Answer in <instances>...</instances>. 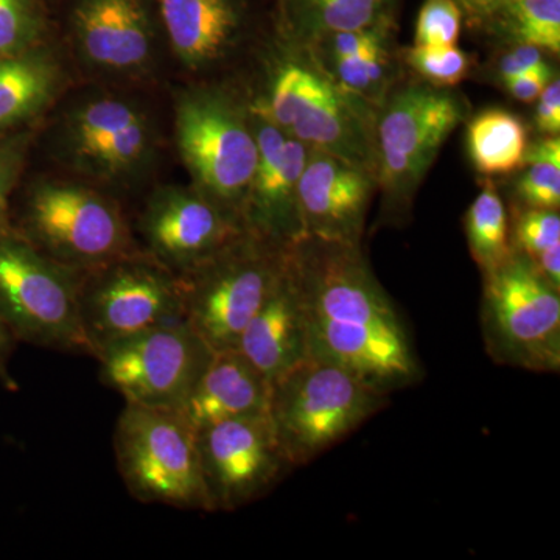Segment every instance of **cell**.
Instances as JSON below:
<instances>
[{
    "label": "cell",
    "mask_w": 560,
    "mask_h": 560,
    "mask_svg": "<svg viewBox=\"0 0 560 560\" xmlns=\"http://www.w3.org/2000/svg\"><path fill=\"white\" fill-rule=\"evenodd\" d=\"M287 272L300 298L308 359L337 364L388 396L422 378L410 331L361 245L302 237L287 249Z\"/></svg>",
    "instance_id": "6da1fadb"
},
{
    "label": "cell",
    "mask_w": 560,
    "mask_h": 560,
    "mask_svg": "<svg viewBox=\"0 0 560 560\" xmlns=\"http://www.w3.org/2000/svg\"><path fill=\"white\" fill-rule=\"evenodd\" d=\"M389 404L388 394L337 364L307 359L271 382L268 418L291 466L348 438Z\"/></svg>",
    "instance_id": "7a4b0ae2"
},
{
    "label": "cell",
    "mask_w": 560,
    "mask_h": 560,
    "mask_svg": "<svg viewBox=\"0 0 560 560\" xmlns=\"http://www.w3.org/2000/svg\"><path fill=\"white\" fill-rule=\"evenodd\" d=\"M287 249L246 230L179 278L186 319L213 352L237 348L243 330L285 271Z\"/></svg>",
    "instance_id": "3957f363"
},
{
    "label": "cell",
    "mask_w": 560,
    "mask_h": 560,
    "mask_svg": "<svg viewBox=\"0 0 560 560\" xmlns=\"http://www.w3.org/2000/svg\"><path fill=\"white\" fill-rule=\"evenodd\" d=\"M481 330L490 359L533 372L560 371V289L518 250L486 272Z\"/></svg>",
    "instance_id": "277c9868"
},
{
    "label": "cell",
    "mask_w": 560,
    "mask_h": 560,
    "mask_svg": "<svg viewBox=\"0 0 560 560\" xmlns=\"http://www.w3.org/2000/svg\"><path fill=\"white\" fill-rule=\"evenodd\" d=\"M79 280L80 271L51 260L10 224L0 228V316L16 342L91 355Z\"/></svg>",
    "instance_id": "5b68a950"
},
{
    "label": "cell",
    "mask_w": 560,
    "mask_h": 560,
    "mask_svg": "<svg viewBox=\"0 0 560 560\" xmlns=\"http://www.w3.org/2000/svg\"><path fill=\"white\" fill-rule=\"evenodd\" d=\"M114 453L136 500L210 512L197 431L178 411L125 405L114 431Z\"/></svg>",
    "instance_id": "8992f818"
},
{
    "label": "cell",
    "mask_w": 560,
    "mask_h": 560,
    "mask_svg": "<svg viewBox=\"0 0 560 560\" xmlns=\"http://www.w3.org/2000/svg\"><path fill=\"white\" fill-rule=\"evenodd\" d=\"M79 312L92 357L125 338L186 319L178 276L135 253L80 272Z\"/></svg>",
    "instance_id": "52a82bcc"
},
{
    "label": "cell",
    "mask_w": 560,
    "mask_h": 560,
    "mask_svg": "<svg viewBox=\"0 0 560 560\" xmlns=\"http://www.w3.org/2000/svg\"><path fill=\"white\" fill-rule=\"evenodd\" d=\"M268 119L308 149L375 173V119L368 102L313 66L289 62L272 84Z\"/></svg>",
    "instance_id": "ba28073f"
},
{
    "label": "cell",
    "mask_w": 560,
    "mask_h": 560,
    "mask_svg": "<svg viewBox=\"0 0 560 560\" xmlns=\"http://www.w3.org/2000/svg\"><path fill=\"white\" fill-rule=\"evenodd\" d=\"M212 355L189 320L179 319L114 342L95 359L102 382L125 404L179 411Z\"/></svg>",
    "instance_id": "9c48e42d"
},
{
    "label": "cell",
    "mask_w": 560,
    "mask_h": 560,
    "mask_svg": "<svg viewBox=\"0 0 560 560\" xmlns=\"http://www.w3.org/2000/svg\"><path fill=\"white\" fill-rule=\"evenodd\" d=\"M22 237L70 270L88 271L131 254V238L119 209L94 191L69 184H43L32 191Z\"/></svg>",
    "instance_id": "30bf717a"
},
{
    "label": "cell",
    "mask_w": 560,
    "mask_h": 560,
    "mask_svg": "<svg viewBox=\"0 0 560 560\" xmlns=\"http://www.w3.org/2000/svg\"><path fill=\"white\" fill-rule=\"evenodd\" d=\"M464 117L451 92L408 86L396 92L375 120V173L390 210L407 208L438 151Z\"/></svg>",
    "instance_id": "8fae6325"
},
{
    "label": "cell",
    "mask_w": 560,
    "mask_h": 560,
    "mask_svg": "<svg viewBox=\"0 0 560 560\" xmlns=\"http://www.w3.org/2000/svg\"><path fill=\"white\" fill-rule=\"evenodd\" d=\"M176 131L180 153L202 195L243 223L259 160L253 128L224 98L200 94L180 102Z\"/></svg>",
    "instance_id": "7c38bea8"
},
{
    "label": "cell",
    "mask_w": 560,
    "mask_h": 560,
    "mask_svg": "<svg viewBox=\"0 0 560 560\" xmlns=\"http://www.w3.org/2000/svg\"><path fill=\"white\" fill-rule=\"evenodd\" d=\"M197 448L210 512L235 511L261 499L293 469L268 415L197 430Z\"/></svg>",
    "instance_id": "4fadbf2b"
},
{
    "label": "cell",
    "mask_w": 560,
    "mask_h": 560,
    "mask_svg": "<svg viewBox=\"0 0 560 560\" xmlns=\"http://www.w3.org/2000/svg\"><path fill=\"white\" fill-rule=\"evenodd\" d=\"M150 256L183 278L246 231L241 220L202 194L165 191L143 215Z\"/></svg>",
    "instance_id": "5bb4252c"
},
{
    "label": "cell",
    "mask_w": 560,
    "mask_h": 560,
    "mask_svg": "<svg viewBox=\"0 0 560 560\" xmlns=\"http://www.w3.org/2000/svg\"><path fill=\"white\" fill-rule=\"evenodd\" d=\"M253 131L259 160L246 195L243 223L267 241L293 245L304 237L298 187L308 147L287 136L268 117H257Z\"/></svg>",
    "instance_id": "9a60e30c"
},
{
    "label": "cell",
    "mask_w": 560,
    "mask_h": 560,
    "mask_svg": "<svg viewBox=\"0 0 560 560\" xmlns=\"http://www.w3.org/2000/svg\"><path fill=\"white\" fill-rule=\"evenodd\" d=\"M375 186L374 173L308 149L298 187L304 237L361 245Z\"/></svg>",
    "instance_id": "2e32d148"
},
{
    "label": "cell",
    "mask_w": 560,
    "mask_h": 560,
    "mask_svg": "<svg viewBox=\"0 0 560 560\" xmlns=\"http://www.w3.org/2000/svg\"><path fill=\"white\" fill-rule=\"evenodd\" d=\"M271 383L237 349L213 352L179 415L195 431L221 420L268 415Z\"/></svg>",
    "instance_id": "e0dca14e"
},
{
    "label": "cell",
    "mask_w": 560,
    "mask_h": 560,
    "mask_svg": "<svg viewBox=\"0 0 560 560\" xmlns=\"http://www.w3.org/2000/svg\"><path fill=\"white\" fill-rule=\"evenodd\" d=\"M75 31L84 57L103 69H138L153 47L143 0H81Z\"/></svg>",
    "instance_id": "ac0fdd59"
},
{
    "label": "cell",
    "mask_w": 560,
    "mask_h": 560,
    "mask_svg": "<svg viewBox=\"0 0 560 560\" xmlns=\"http://www.w3.org/2000/svg\"><path fill=\"white\" fill-rule=\"evenodd\" d=\"M235 349L270 383L308 359L304 315L287 265Z\"/></svg>",
    "instance_id": "d6986e66"
},
{
    "label": "cell",
    "mask_w": 560,
    "mask_h": 560,
    "mask_svg": "<svg viewBox=\"0 0 560 560\" xmlns=\"http://www.w3.org/2000/svg\"><path fill=\"white\" fill-rule=\"evenodd\" d=\"M168 39L179 60L202 68L231 46L238 16L231 0H158Z\"/></svg>",
    "instance_id": "ffe728a7"
},
{
    "label": "cell",
    "mask_w": 560,
    "mask_h": 560,
    "mask_svg": "<svg viewBox=\"0 0 560 560\" xmlns=\"http://www.w3.org/2000/svg\"><path fill=\"white\" fill-rule=\"evenodd\" d=\"M467 147L475 168L482 175H508L523 167L528 131L510 110L489 109L470 121Z\"/></svg>",
    "instance_id": "44dd1931"
},
{
    "label": "cell",
    "mask_w": 560,
    "mask_h": 560,
    "mask_svg": "<svg viewBox=\"0 0 560 560\" xmlns=\"http://www.w3.org/2000/svg\"><path fill=\"white\" fill-rule=\"evenodd\" d=\"M51 65L39 55L0 57V130L38 113L54 91Z\"/></svg>",
    "instance_id": "7402d4cb"
},
{
    "label": "cell",
    "mask_w": 560,
    "mask_h": 560,
    "mask_svg": "<svg viewBox=\"0 0 560 560\" xmlns=\"http://www.w3.org/2000/svg\"><path fill=\"white\" fill-rule=\"evenodd\" d=\"M510 215L492 180H486L482 190L466 213V235L471 257L482 275L495 270L511 254Z\"/></svg>",
    "instance_id": "603a6c76"
},
{
    "label": "cell",
    "mask_w": 560,
    "mask_h": 560,
    "mask_svg": "<svg viewBox=\"0 0 560 560\" xmlns=\"http://www.w3.org/2000/svg\"><path fill=\"white\" fill-rule=\"evenodd\" d=\"M389 0H296L302 35L315 40L330 33L382 24Z\"/></svg>",
    "instance_id": "cb8c5ba5"
},
{
    "label": "cell",
    "mask_w": 560,
    "mask_h": 560,
    "mask_svg": "<svg viewBox=\"0 0 560 560\" xmlns=\"http://www.w3.org/2000/svg\"><path fill=\"white\" fill-rule=\"evenodd\" d=\"M528 165L515 184V194L523 208L559 210L560 206V139L558 136L533 143L526 151Z\"/></svg>",
    "instance_id": "d4e9b609"
},
{
    "label": "cell",
    "mask_w": 560,
    "mask_h": 560,
    "mask_svg": "<svg viewBox=\"0 0 560 560\" xmlns=\"http://www.w3.org/2000/svg\"><path fill=\"white\" fill-rule=\"evenodd\" d=\"M150 140L145 120L139 119L119 131L84 143L77 151L84 161L94 165L95 171L117 175L140 164L149 153Z\"/></svg>",
    "instance_id": "484cf974"
},
{
    "label": "cell",
    "mask_w": 560,
    "mask_h": 560,
    "mask_svg": "<svg viewBox=\"0 0 560 560\" xmlns=\"http://www.w3.org/2000/svg\"><path fill=\"white\" fill-rule=\"evenodd\" d=\"M511 28L521 44L560 51V0H511Z\"/></svg>",
    "instance_id": "4316f807"
},
{
    "label": "cell",
    "mask_w": 560,
    "mask_h": 560,
    "mask_svg": "<svg viewBox=\"0 0 560 560\" xmlns=\"http://www.w3.org/2000/svg\"><path fill=\"white\" fill-rule=\"evenodd\" d=\"M511 228V248L528 257L534 265L560 249L559 210L523 208Z\"/></svg>",
    "instance_id": "83f0119b"
},
{
    "label": "cell",
    "mask_w": 560,
    "mask_h": 560,
    "mask_svg": "<svg viewBox=\"0 0 560 560\" xmlns=\"http://www.w3.org/2000/svg\"><path fill=\"white\" fill-rule=\"evenodd\" d=\"M331 66L335 81L342 90L352 92L368 102V98L377 97L385 88L390 65L385 46L334 60Z\"/></svg>",
    "instance_id": "f1b7e54d"
},
{
    "label": "cell",
    "mask_w": 560,
    "mask_h": 560,
    "mask_svg": "<svg viewBox=\"0 0 560 560\" xmlns=\"http://www.w3.org/2000/svg\"><path fill=\"white\" fill-rule=\"evenodd\" d=\"M139 119H142V116L138 109L117 98H101L88 103L73 119L75 147L79 149L91 140L119 131Z\"/></svg>",
    "instance_id": "f546056e"
},
{
    "label": "cell",
    "mask_w": 560,
    "mask_h": 560,
    "mask_svg": "<svg viewBox=\"0 0 560 560\" xmlns=\"http://www.w3.org/2000/svg\"><path fill=\"white\" fill-rule=\"evenodd\" d=\"M408 62L434 86H455L469 72V58L456 44L451 46H419L408 50Z\"/></svg>",
    "instance_id": "4dcf8cb0"
},
{
    "label": "cell",
    "mask_w": 560,
    "mask_h": 560,
    "mask_svg": "<svg viewBox=\"0 0 560 560\" xmlns=\"http://www.w3.org/2000/svg\"><path fill=\"white\" fill-rule=\"evenodd\" d=\"M39 32L35 0H0V57L27 51Z\"/></svg>",
    "instance_id": "1f68e13d"
},
{
    "label": "cell",
    "mask_w": 560,
    "mask_h": 560,
    "mask_svg": "<svg viewBox=\"0 0 560 560\" xmlns=\"http://www.w3.org/2000/svg\"><path fill=\"white\" fill-rule=\"evenodd\" d=\"M460 10L455 0H425L416 25L419 46H451L458 43Z\"/></svg>",
    "instance_id": "d6a6232c"
},
{
    "label": "cell",
    "mask_w": 560,
    "mask_h": 560,
    "mask_svg": "<svg viewBox=\"0 0 560 560\" xmlns=\"http://www.w3.org/2000/svg\"><path fill=\"white\" fill-rule=\"evenodd\" d=\"M319 40H324L326 51L334 61L385 47L386 31L385 25L377 24L374 27L360 28V31L330 33V35L324 36Z\"/></svg>",
    "instance_id": "836d02e7"
},
{
    "label": "cell",
    "mask_w": 560,
    "mask_h": 560,
    "mask_svg": "<svg viewBox=\"0 0 560 560\" xmlns=\"http://www.w3.org/2000/svg\"><path fill=\"white\" fill-rule=\"evenodd\" d=\"M24 142L21 139H10L0 142V228L7 226V209L18 175H20Z\"/></svg>",
    "instance_id": "e575fe53"
},
{
    "label": "cell",
    "mask_w": 560,
    "mask_h": 560,
    "mask_svg": "<svg viewBox=\"0 0 560 560\" xmlns=\"http://www.w3.org/2000/svg\"><path fill=\"white\" fill-rule=\"evenodd\" d=\"M548 62L545 60L544 50L528 44H521L514 50L508 51L500 60L499 72L503 80L521 75L528 70L544 68Z\"/></svg>",
    "instance_id": "d590c367"
},
{
    "label": "cell",
    "mask_w": 560,
    "mask_h": 560,
    "mask_svg": "<svg viewBox=\"0 0 560 560\" xmlns=\"http://www.w3.org/2000/svg\"><path fill=\"white\" fill-rule=\"evenodd\" d=\"M536 127L541 135L558 136L560 131V80H551L537 98Z\"/></svg>",
    "instance_id": "8d00e7d4"
},
{
    "label": "cell",
    "mask_w": 560,
    "mask_h": 560,
    "mask_svg": "<svg viewBox=\"0 0 560 560\" xmlns=\"http://www.w3.org/2000/svg\"><path fill=\"white\" fill-rule=\"evenodd\" d=\"M551 79L552 72L550 66L547 65L544 68L528 70V72L521 73V75L504 80V83H506L512 97L523 103H533L540 97L541 92Z\"/></svg>",
    "instance_id": "74e56055"
},
{
    "label": "cell",
    "mask_w": 560,
    "mask_h": 560,
    "mask_svg": "<svg viewBox=\"0 0 560 560\" xmlns=\"http://www.w3.org/2000/svg\"><path fill=\"white\" fill-rule=\"evenodd\" d=\"M14 342L16 340H14L9 327H7L2 316H0V383H2L3 388L11 390V393L20 388L9 370V361L11 353H13Z\"/></svg>",
    "instance_id": "f35d334b"
},
{
    "label": "cell",
    "mask_w": 560,
    "mask_h": 560,
    "mask_svg": "<svg viewBox=\"0 0 560 560\" xmlns=\"http://www.w3.org/2000/svg\"><path fill=\"white\" fill-rule=\"evenodd\" d=\"M464 2H466L467 5L470 7V9L486 10L489 9V7H492L493 3L497 2V0H464Z\"/></svg>",
    "instance_id": "ab89813d"
}]
</instances>
